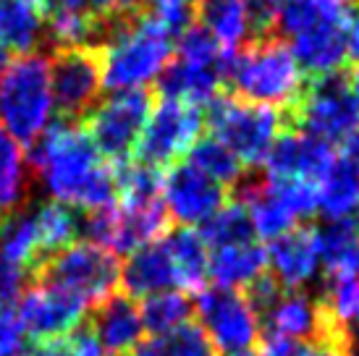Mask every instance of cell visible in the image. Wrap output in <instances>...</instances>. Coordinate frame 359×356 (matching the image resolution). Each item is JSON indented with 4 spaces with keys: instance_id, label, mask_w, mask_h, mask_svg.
Here are the masks:
<instances>
[{
    "instance_id": "6da1fadb",
    "label": "cell",
    "mask_w": 359,
    "mask_h": 356,
    "mask_svg": "<svg viewBox=\"0 0 359 356\" xmlns=\"http://www.w3.org/2000/svg\"><path fill=\"white\" fill-rule=\"evenodd\" d=\"M27 170L53 202L95 212L113 207L118 199L116 170L95 147L81 123L55 118L27 147Z\"/></svg>"
},
{
    "instance_id": "7a4b0ae2",
    "label": "cell",
    "mask_w": 359,
    "mask_h": 356,
    "mask_svg": "<svg viewBox=\"0 0 359 356\" xmlns=\"http://www.w3.org/2000/svg\"><path fill=\"white\" fill-rule=\"evenodd\" d=\"M173 45L176 34L150 11L108 21L102 42L97 45L102 87L113 92L144 89L165 71L173 58Z\"/></svg>"
},
{
    "instance_id": "3957f363",
    "label": "cell",
    "mask_w": 359,
    "mask_h": 356,
    "mask_svg": "<svg viewBox=\"0 0 359 356\" xmlns=\"http://www.w3.org/2000/svg\"><path fill=\"white\" fill-rule=\"evenodd\" d=\"M223 84L247 102L268 105L286 113L297 105L304 89V74L280 37L252 40L226 58Z\"/></svg>"
},
{
    "instance_id": "277c9868",
    "label": "cell",
    "mask_w": 359,
    "mask_h": 356,
    "mask_svg": "<svg viewBox=\"0 0 359 356\" xmlns=\"http://www.w3.org/2000/svg\"><path fill=\"white\" fill-rule=\"evenodd\" d=\"M50 58L29 53L11 60L0 76V123L16 144L29 147L50 126Z\"/></svg>"
},
{
    "instance_id": "5b68a950",
    "label": "cell",
    "mask_w": 359,
    "mask_h": 356,
    "mask_svg": "<svg viewBox=\"0 0 359 356\" xmlns=\"http://www.w3.org/2000/svg\"><path fill=\"white\" fill-rule=\"evenodd\" d=\"M208 126L212 137L252 170L265 163L273 142L286 131V121L276 108L247 102L236 95H218L208 102Z\"/></svg>"
},
{
    "instance_id": "8992f818",
    "label": "cell",
    "mask_w": 359,
    "mask_h": 356,
    "mask_svg": "<svg viewBox=\"0 0 359 356\" xmlns=\"http://www.w3.org/2000/svg\"><path fill=\"white\" fill-rule=\"evenodd\" d=\"M286 131H304L325 144H341L359 126V110L351 100L349 76L344 71L309 79L297 105L283 113Z\"/></svg>"
},
{
    "instance_id": "52a82bcc",
    "label": "cell",
    "mask_w": 359,
    "mask_h": 356,
    "mask_svg": "<svg viewBox=\"0 0 359 356\" xmlns=\"http://www.w3.org/2000/svg\"><path fill=\"white\" fill-rule=\"evenodd\" d=\"M121 278V262L110 249L92 241H74L42 262L32 280H48L69 288L81 296L90 307L116 294ZM29 280V283H32Z\"/></svg>"
},
{
    "instance_id": "ba28073f",
    "label": "cell",
    "mask_w": 359,
    "mask_h": 356,
    "mask_svg": "<svg viewBox=\"0 0 359 356\" xmlns=\"http://www.w3.org/2000/svg\"><path fill=\"white\" fill-rule=\"evenodd\" d=\"M152 100L155 97L150 89H123L100 100L87 113L81 126L87 129L102 158L113 163L129 160V155L137 149L144 123L150 118L155 105Z\"/></svg>"
},
{
    "instance_id": "9c48e42d",
    "label": "cell",
    "mask_w": 359,
    "mask_h": 356,
    "mask_svg": "<svg viewBox=\"0 0 359 356\" xmlns=\"http://www.w3.org/2000/svg\"><path fill=\"white\" fill-rule=\"evenodd\" d=\"M202 108L176 100H160L152 105L150 118L137 142V160L160 170L165 165H176L181 155H187L202 137Z\"/></svg>"
},
{
    "instance_id": "30bf717a",
    "label": "cell",
    "mask_w": 359,
    "mask_h": 356,
    "mask_svg": "<svg viewBox=\"0 0 359 356\" xmlns=\"http://www.w3.org/2000/svg\"><path fill=\"white\" fill-rule=\"evenodd\" d=\"M194 315L200 317V327L210 338V343L218 348V354L250 351L262 338L255 307L241 291L233 288H202L194 304Z\"/></svg>"
},
{
    "instance_id": "8fae6325",
    "label": "cell",
    "mask_w": 359,
    "mask_h": 356,
    "mask_svg": "<svg viewBox=\"0 0 359 356\" xmlns=\"http://www.w3.org/2000/svg\"><path fill=\"white\" fill-rule=\"evenodd\" d=\"M102 89V71L97 50H55L50 58L53 110L60 121L81 123L97 102Z\"/></svg>"
},
{
    "instance_id": "7c38bea8",
    "label": "cell",
    "mask_w": 359,
    "mask_h": 356,
    "mask_svg": "<svg viewBox=\"0 0 359 356\" xmlns=\"http://www.w3.org/2000/svg\"><path fill=\"white\" fill-rule=\"evenodd\" d=\"M87 309L90 304L69 288L48 280H32L21 291L16 317L29 341H50L74 333L90 315Z\"/></svg>"
},
{
    "instance_id": "4fadbf2b",
    "label": "cell",
    "mask_w": 359,
    "mask_h": 356,
    "mask_svg": "<svg viewBox=\"0 0 359 356\" xmlns=\"http://www.w3.org/2000/svg\"><path fill=\"white\" fill-rule=\"evenodd\" d=\"M229 189H223L218 181L205 176L189 163H176L163 176L160 186V202L173 223L184 228L202 226L226 205Z\"/></svg>"
},
{
    "instance_id": "5bb4252c",
    "label": "cell",
    "mask_w": 359,
    "mask_h": 356,
    "mask_svg": "<svg viewBox=\"0 0 359 356\" xmlns=\"http://www.w3.org/2000/svg\"><path fill=\"white\" fill-rule=\"evenodd\" d=\"M336 152L323 139L309 137L304 131H283L265 158V176L278 181H309L318 184L330 168Z\"/></svg>"
},
{
    "instance_id": "9a60e30c",
    "label": "cell",
    "mask_w": 359,
    "mask_h": 356,
    "mask_svg": "<svg viewBox=\"0 0 359 356\" xmlns=\"http://www.w3.org/2000/svg\"><path fill=\"white\" fill-rule=\"evenodd\" d=\"M268 265L270 275L280 283L283 291H307L320 273V244L318 228L294 226L270 241Z\"/></svg>"
},
{
    "instance_id": "2e32d148",
    "label": "cell",
    "mask_w": 359,
    "mask_h": 356,
    "mask_svg": "<svg viewBox=\"0 0 359 356\" xmlns=\"http://www.w3.org/2000/svg\"><path fill=\"white\" fill-rule=\"evenodd\" d=\"M87 325L92 336L97 338L100 348L110 356H129L144 336L140 307L126 294H113L105 301L95 304Z\"/></svg>"
},
{
    "instance_id": "e0dca14e",
    "label": "cell",
    "mask_w": 359,
    "mask_h": 356,
    "mask_svg": "<svg viewBox=\"0 0 359 356\" xmlns=\"http://www.w3.org/2000/svg\"><path fill=\"white\" fill-rule=\"evenodd\" d=\"M118 286L123 288L121 294L131 299H144L160 291H176L179 288V273L173 267L168 249L163 241L147 244V247L131 252L126 265L121 267Z\"/></svg>"
},
{
    "instance_id": "ac0fdd59",
    "label": "cell",
    "mask_w": 359,
    "mask_h": 356,
    "mask_svg": "<svg viewBox=\"0 0 359 356\" xmlns=\"http://www.w3.org/2000/svg\"><path fill=\"white\" fill-rule=\"evenodd\" d=\"M220 87H223L220 66H202L181 58H170L165 71L158 76L160 100H176L194 108L212 102L220 95Z\"/></svg>"
},
{
    "instance_id": "d6986e66",
    "label": "cell",
    "mask_w": 359,
    "mask_h": 356,
    "mask_svg": "<svg viewBox=\"0 0 359 356\" xmlns=\"http://www.w3.org/2000/svg\"><path fill=\"white\" fill-rule=\"evenodd\" d=\"M265 267H268V254L257 244V238L210 249L208 275L215 280L218 288L241 291V288L250 286L255 278L262 275Z\"/></svg>"
},
{
    "instance_id": "ffe728a7",
    "label": "cell",
    "mask_w": 359,
    "mask_h": 356,
    "mask_svg": "<svg viewBox=\"0 0 359 356\" xmlns=\"http://www.w3.org/2000/svg\"><path fill=\"white\" fill-rule=\"evenodd\" d=\"M323 280L359 275V231L351 218L328 220L318 228Z\"/></svg>"
},
{
    "instance_id": "44dd1931",
    "label": "cell",
    "mask_w": 359,
    "mask_h": 356,
    "mask_svg": "<svg viewBox=\"0 0 359 356\" xmlns=\"http://www.w3.org/2000/svg\"><path fill=\"white\" fill-rule=\"evenodd\" d=\"M0 259L27 270V275L32 280V273L42 262L34 207L24 205L6 218H0Z\"/></svg>"
},
{
    "instance_id": "7402d4cb",
    "label": "cell",
    "mask_w": 359,
    "mask_h": 356,
    "mask_svg": "<svg viewBox=\"0 0 359 356\" xmlns=\"http://www.w3.org/2000/svg\"><path fill=\"white\" fill-rule=\"evenodd\" d=\"M320 212L328 220L351 218L359 207V158H333L325 176L318 181Z\"/></svg>"
},
{
    "instance_id": "603a6c76",
    "label": "cell",
    "mask_w": 359,
    "mask_h": 356,
    "mask_svg": "<svg viewBox=\"0 0 359 356\" xmlns=\"http://www.w3.org/2000/svg\"><path fill=\"white\" fill-rule=\"evenodd\" d=\"M160 241L173 259V267L179 273L181 291H202L205 278H208L210 249L205 244V238L200 236V231L179 226L168 231Z\"/></svg>"
},
{
    "instance_id": "cb8c5ba5",
    "label": "cell",
    "mask_w": 359,
    "mask_h": 356,
    "mask_svg": "<svg viewBox=\"0 0 359 356\" xmlns=\"http://www.w3.org/2000/svg\"><path fill=\"white\" fill-rule=\"evenodd\" d=\"M45 40V13L27 0H0V45L16 55L37 53Z\"/></svg>"
},
{
    "instance_id": "d4e9b609",
    "label": "cell",
    "mask_w": 359,
    "mask_h": 356,
    "mask_svg": "<svg viewBox=\"0 0 359 356\" xmlns=\"http://www.w3.org/2000/svg\"><path fill=\"white\" fill-rule=\"evenodd\" d=\"M194 13L202 29H208L223 50L236 53L250 42L252 34L244 13V0H200Z\"/></svg>"
},
{
    "instance_id": "484cf974",
    "label": "cell",
    "mask_w": 359,
    "mask_h": 356,
    "mask_svg": "<svg viewBox=\"0 0 359 356\" xmlns=\"http://www.w3.org/2000/svg\"><path fill=\"white\" fill-rule=\"evenodd\" d=\"M32 176L27 170L21 147L0 123V218L27 205Z\"/></svg>"
},
{
    "instance_id": "4316f807",
    "label": "cell",
    "mask_w": 359,
    "mask_h": 356,
    "mask_svg": "<svg viewBox=\"0 0 359 356\" xmlns=\"http://www.w3.org/2000/svg\"><path fill=\"white\" fill-rule=\"evenodd\" d=\"M34 218H37V233H40L42 262L48 257H53L55 252H60V249H66L69 244H74L81 233V218L76 215V210L66 207L60 202L37 205L34 207Z\"/></svg>"
},
{
    "instance_id": "83f0119b",
    "label": "cell",
    "mask_w": 359,
    "mask_h": 356,
    "mask_svg": "<svg viewBox=\"0 0 359 356\" xmlns=\"http://www.w3.org/2000/svg\"><path fill=\"white\" fill-rule=\"evenodd\" d=\"M194 304L184 291H160L152 296H144L140 307L142 327L152 336H165L176 327L191 322Z\"/></svg>"
},
{
    "instance_id": "f1b7e54d",
    "label": "cell",
    "mask_w": 359,
    "mask_h": 356,
    "mask_svg": "<svg viewBox=\"0 0 359 356\" xmlns=\"http://www.w3.org/2000/svg\"><path fill=\"white\" fill-rule=\"evenodd\" d=\"M189 165L202 170L205 176L218 181L223 189H233L250 168L241 165V160L215 137H200L189 149Z\"/></svg>"
},
{
    "instance_id": "f546056e",
    "label": "cell",
    "mask_w": 359,
    "mask_h": 356,
    "mask_svg": "<svg viewBox=\"0 0 359 356\" xmlns=\"http://www.w3.org/2000/svg\"><path fill=\"white\" fill-rule=\"evenodd\" d=\"M131 356H218V348L197 322H187L165 336H152L134 348Z\"/></svg>"
},
{
    "instance_id": "4dcf8cb0",
    "label": "cell",
    "mask_w": 359,
    "mask_h": 356,
    "mask_svg": "<svg viewBox=\"0 0 359 356\" xmlns=\"http://www.w3.org/2000/svg\"><path fill=\"white\" fill-rule=\"evenodd\" d=\"M113 170H116L121 205L160 202V186H163V170L160 168H152L140 160H121V163H113Z\"/></svg>"
},
{
    "instance_id": "1f68e13d",
    "label": "cell",
    "mask_w": 359,
    "mask_h": 356,
    "mask_svg": "<svg viewBox=\"0 0 359 356\" xmlns=\"http://www.w3.org/2000/svg\"><path fill=\"white\" fill-rule=\"evenodd\" d=\"M200 236L205 238L208 249L229 247V244H241V241H252L255 238V228L247 215V210L239 202H231L212 215L210 220L202 223Z\"/></svg>"
},
{
    "instance_id": "d6a6232c",
    "label": "cell",
    "mask_w": 359,
    "mask_h": 356,
    "mask_svg": "<svg viewBox=\"0 0 359 356\" xmlns=\"http://www.w3.org/2000/svg\"><path fill=\"white\" fill-rule=\"evenodd\" d=\"M259 356H357L354 333L344 338H318V341H265Z\"/></svg>"
},
{
    "instance_id": "836d02e7",
    "label": "cell",
    "mask_w": 359,
    "mask_h": 356,
    "mask_svg": "<svg viewBox=\"0 0 359 356\" xmlns=\"http://www.w3.org/2000/svg\"><path fill=\"white\" fill-rule=\"evenodd\" d=\"M280 6L283 0H244V13H247L250 34L255 40L273 37V32L278 27Z\"/></svg>"
},
{
    "instance_id": "e575fe53",
    "label": "cell",
    "mask_w": 359,
    "mask_h": 356,
    "mask_svg": "<svg viewBox=\"0 0 359 356\" xmlns=\"http://www.w3.org/2000/svg\"><path fill=\"white\" fill-rule=\"evenodd\" d=\"M150 3V13L158 21H163L176 37L187 29L194 19V11L200 0H147Z\"/></svg>"
},
{
    "instance_id": "d590c367",
    "label": "cell",
    "mask_w": 359,
    "mask_h": 356,
    "mask_svg": "<svg viewBox=\"0 0 359 356\" xmlns=\"http://www.w3.org/2000/svg\"><path fill=\"white\" fill-rule=\"evenodd\" d=\"M27 283H29L27 270L0 259V307H11V301H16L21 296Z\"/></svg>"
},
{
    "instance_id": "8d00e7d4",
    "label": "cell",
    "mask_w": 359,
    "mask_h": 356,
    "mask_svg": "<svg viewBox=\"0 0 359 356\" xmlns=\"http://www.w3.org/2000/svg\"><path fill=\"white\" fill-rule=\"evenodd\" d=\"M147 6V0H90V8L105 21L129 19L142 13Z\"/></svg>"
},
{
    "instance_id": "74e56055",
    "label": "cell",
    "mask_w": 359,
    "mask_h": 356,
    "mask_svg": "<svg viewBox=\"0 0 359 356\" xmlns=\"http://www.w3.org/2000/svg\"><path fill=\"white\" fill-rule=\"evenodd\" d=\"M344 40H346V60L359 66V6H354L344 29Z\"/></svg>"
},
{
    "instance_id": "f35d334b",
    "label": "cell",
    "mask_w": 359,
    "mask_h": 356,
    "mask_svg": "<svg viewBox=\"0 0 359 356\" xmlns=\"http://www.w3.org/2000/svg\"><path fill=\"white\" fill-rule=\"evenodd\" d=\"M50 11H90V0H48L45 13Z\"/></svg>"
},
{
    "instance_id": "ab89813d",
    "label": "cell",
    "mask_w": 359,
    "mask_h": 356,
    "mask_svg": "<svg viewBox=\"0 0 359 356\" xmlns=\"http://www.w3.org/2000/svg\"><path fill=\"white\" fill-rule=\"evenodd\" d=\"M341 147H344V155H351V158H359V126L351 131L349 137L341 142Z\"/></svg>"
},
{
    "instance_id": "60d3db41",
    "label": "cell",
    "mask_w": 359,
    "mask_h": 356,
    "mask_svg": "<svg viewBox=\"0 0 359 356\" xmlns=\"http://www.w3.org/2000/svg\"><path fill=\"white\" fill-rule=\"evenodd\" d=\"M349 92H351L354 105H357V110H359V66L349 74Z\"/></svg>"
},
{
    "instance_id": "b9f144b4",
    "label": "cell",
    "mask_w": 359,
    "mask_h": 356,
    "mask_svg": "<svg viewBox=\"0 0 359 356\" xmlns=\"http://www.w3.org/2000/svg\"><path fill=\"white\" fill-rule=\"evenodd\" d=\"M6 66H8V55H6V48L0 45V76H3V71H6Z\"/></svg>"
},
{
    "instance_id": "7bdbcfd3",
    "label": "cell",
    "mask_w": 359,
    "mask_h": 356,
    "mask_svg": "<svg viewBox=\"0 0 359 356\" xmlns=\"http://www.w3.org/2000/svg\"><path fill=\"white\" fill-rule=\"evenodd\" d=\"M27 3H32V6L37 11H42V13H45V6H48V0H27Z\"/></svg>"
},
{
    "instance_id": "ee69618b",
    "label": "cell",
    "mask_w": 359,
    "mask_h": 356,
    "mask_svg": "<svg viewBox=\"0 0 359 356\" xmlns=\"http://www.w3.org/2000/svg\"><path fill=\"white\" fill-rule=\"evenodd\" d=\"M226 356H259V354L250 348V351H236V354H226Z\"/></svg>"
},
{
    "instance_id": "f6af8a7d",
    "label": "cell",
    "mask_w": 359,
    "mask_h": 356,
    "mask_svg": "<svg viewBox=\"0 0 359 356\" xmlns=\"http://www.w3.org/2000/svg\"><path fill=\"white\" fill-rule=\"evenodd\" d=\"M351 223H354V226H357V231H359V207L351 212Z\"/></svg>"
},
{
    "instance_id": "bcb514c9",
    "label": "cell",
    "mask_w": 359,
    "mask_h": 356,
    "mask_svg": "<svg viewBox=\"0 0 359 356\" xmlns=\"http://www.w3.org/2000/svg\"><path fill=\"white\" fill-rule=\"evenodd\" d=\"M354 322H357V325H359V312H357V320H354Z\"/></svg>"
}]
</instances>
